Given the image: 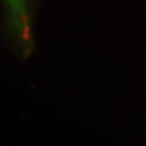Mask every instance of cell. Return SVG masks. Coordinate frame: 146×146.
Masks as SVG:
<instances>
[{
    "instance_id": "6da1fadb",
    "label": "cell",
    "mask_w": 146,
    "mask_h": 146,
    "mask_svg": "<svg viewBox=\"0 0 146 146\" xmlns=\"http://www.w3.org/2000/svg\"><path fill=\"white\" fill-rule=\"evenodd\" d=\"M5 7V26L10 39L21 57L33 52V23L31 0H3Z\"/></svg>"
}]
</instances>
